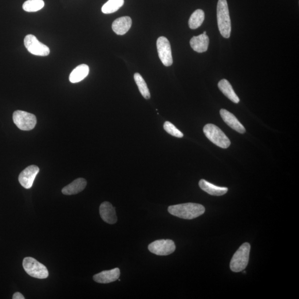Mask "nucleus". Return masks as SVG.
<instances>
[{"label": "nucleus", "instance_id": "obj_10", "mask_svg": "<svg viewBox=\"0 0 299 299\" xmlns=\"http://www.w3.org/2000/svg\"><path fill=\"white\" fill-rule=\"evenodd\" d=\"M39 171V167L36 165H31V166L27 167L19 174V183L25 188L30 189L32 187L34 180Z\"/></svg>", "mask_w": 299, "mask_h": 299}, {"label": "nucleus", "instance_id": "obj_17", "mask_svg": "<svg viewBox=\"0 0 299 299\" xmlns=\"http://www.w3.org/2000/svg\"><path fill=\"white\" fill-rule=\"evenodd\" d=\"M199 186L203 191L212 196H222L226 194L228 190L227 187L215 186L203 179L199 181Z\"/></svg>", "mask_w": 299, "mask_h": 299}, {"label": "nucleus", "instance_id": "obj_2", "mask_svg": "<svg viewBox=\"0 0 299 299\" xmlns=\"http://www.w3.org/2000/svg\"><path fill=\"white\" fill-rule=\"evenodd\" d=\"M217 17L220 33L224 38H230L232 27L227 0H218L217 6Z\"/></svg>", "mask_w": 299, "mask_h": 299}, {"label": "nucleus", "instance_id": "obj_22", "mask_svg": "<svg viewBox=\"0 0 299 299\" xmlns=\"http://www.w3.org/2000/svg\"><path fill=\"white\" fill-rule=\"evenodd\" d=\"M133 77H134L136 84L138 86L141 95L143 96L145 99H150L151 97L150 93L147 83L145 82L143 77L139 73H136Z\"/></svg>", "mask_w": 299, "mask_h": 299}, {"label": "nucleus", "instance_id": "obj_4", "mask_svg": "<svg viewBox=\"0 0 299 299\" xmlns=\"http://www.w3.org/2000/svg\"><path fill=\"white\" fill-rule=\"evenodd\" d=\"M203 132L207 138L217 146L223 149L230 146V140L217 126L208 124L204 126Z\"/></svg>", "mask_w": 299, "mask_h": 299}, {"label": "nucleus", "instance_id": "obj_21", "mask_svg": "<svg viewBox=\"0 0 299 299\" xmlns=\"http://www.w3.org/2000/svg\"><path fill=\"white\" fill-rule=\"evenodd\" d=\"M124 0H109L101 8L102 13L110 14L116 13L124 5Z\"/></svg>", "mask_w": 299, "mask_h": 299}, {"label": "nucleus", "instance_id": "obj_25", "mask_svg": "<svg viewBox=\"0 0 299 299\" xmlns=\"http://www.w3.org/2000/svg\"><path fill=\"white\" fill-rule=\"evenodd\" d=\"M13 299H25V298L24 297V296H23V295L19 292H17L15 293L14 295H13Z\"/></svg>", "mask_w": 299, "mask_h": 299}, {"label": "nucleus", "instance_id": "obj_1", "mask_svg": "<svg viewBox=\"0 0 299 299\" xmlns=\"http://www.w3.org/2000/svg\"><path fill=\"white\" fill-rule=\"evenodd\" d=\"M169 213L180 218L192 219L202 215L205 208L201 204L187 203L168 207Z\"/></svg>", "mask_w": 299, "mask_h": 299}, {"label": "nucleus", "instance_id": "obj_5", "mask_svg": "<svg viewBox=\"0 0 299 299\" xmlns=\"http://www.w3.org/2000/svg\"><path fill=\"white\" fill-rule=\"evenodd\" d=\"M23 267L31 277L40 279L49 277V273L47 267L33 258L26 257L23 259Z\"/></svg>", "mask_w": 299, "mask_h": 299}, {"label": "nucleus", "instance_id": "obj_23", "mask_svg": "<svg viewBox=\"0 0 299 299\" xmlns=\"http://www.w3.org/2000/svg\"><path fill=\"white\" fill-rule=\"evenodd\" d=\"M45 6L43 0H27L23 4V9L26 12L33 13L43 9Z\"/></svg>", "mask_w": 299, "mask_h": 299}, {"label": "nucleus", "instance_id": "obj_20", "mask_svg": "<svg viewBox=\"0 0 299 299\" xmlns=\"http://www.w3.org/2000/svg\"><path fill=\"white\" fill-rule=\"evenodd\" d=\"M205 16L202 10L198 9L193 13L188 21V25L192 30L198 29L202 25Z\"/></svg>", "mask_w": 299, "mask_h": 299}, {"label": "nucleus", "instance_id": "obj_18", "mask_svg": "<svg viewBox=\"0 0 299 299\" xmlns=\"http://www.w3.org/2000/svg\"><path fill=\"white\" fill-rule=\"evenodd\" d=\"M218 88L223 93L224 96L228 98L233 103L237 104L240 100L239 98L235 94L230 83L225 79L220 81L218 84Z\"/></svg>", "mask_w": 299, "mask_h": 299}, {"label": "nucleus", "instance_id": "obj_9", "mask_svg": "<svg viewBox=\"0 0 299 299\" xmlns=\"http://www.w3.org/2000/svg\"><path fill=\"white\" fill-rule=\"evenodd\" d=\"M156 45L159 57L163 64L166 66H171L173 58L170 42L166 37H160L157 39Z\"/></svg>", "mask_w": 299, "mask_h": 299}, {"label": "nucleus", "instance_id": "obj_14", "mask_svg": "<svg viewBox=\"0 0 299 299\" xmlns=\"http://www.w3.org/2000/svg\"><path fill=\"white\" fill-rule=\"evenodd\" d=\"M132 25V19L129 17L118 18L112 24V29L114 33L118 35H124L127 33Z\"/></svg>", "mask_w": 299, "mask_h": 299}, {"label": "nucleus", "instance_id": "obj_15", "mask_svg": "<svg viewBox=\"0 0 299 299\" xmlns=\"http://www.w3.org/2000/svg\"><path fill=\"white\" fill-rule=\"evenodd\" d=\"M210 39L207 34L203 33L193 37L190 40L191 48L198 53L205 52L209 46Z\"/></svg>", "mask_w": 299, "mask_h": 299}, {"label": "nucleus", "instance_id": "obj_12", "mask_svg": "<svg viewBox=\"0 0 299 299\" xmlns=\"http://www.w3.org/2000/svg\"><path fill=\"white\" fill-rule=\"evenodd\" d=\"M220 115H221L223 121L225 122L230 128L239 133H245V128L240 123L237 118L233 114L228 112L226 109H222L221 111H220Z\"/></svg>", "mask_w": 299, "mask_h": 299}, {"label": "nucleus", "instance_id": "obj_19", "mask_svg": "<svg viewBox=\"0 0 299 299\" xmlns=\"http://www.w3.org/2000/svg\"><path fill=\"white\" fill-rule=\"evenodd\" d=\"M89 73L88 66L83 64L73 69L69 76V81L72 83L80 82L88 76Z\"/></svg>", "mask_w": 299, "mask_h": 299}, {"label": "nucleus", "instance_id": "obj_8", "mask_svg": "<svg viewBox=\"0 0 299 299\" xmlns=\"http://www.w3.org/2000/svg\"><path fill=\"white\" fill-rule=\"evenodd\" d=\"M148 249L152 253L157 255H168L174 252L176 246L172 240L161 239L150 244Z\"/></svg>", "mask_w": 299, "mask_h": 299}, {"label": "nucleus", "instance_id": "obj_13", "mask_svg": "<svg viewBox=\"0 0 299 299\" xmlns=\"http://www.w3.org/2000/svg\"><path fill=\"white\" fill-rule=\"evenodd\" d=\"M100 215L102 219L109 224H114L117 222V217L115 208L108 202L101 204L100 208Z\"/></svg>", "mask_w": 299, "mask_h": 299}, {"label": "nucleus", "instance_id": "obj_16", "mask_svg": "<svg viewBox=\"0 0 299 299\" xmlns=\"http://www.w3.org/2000/svg\"><path fill=\"white\" fill-rule=\"evenodd\" d=\"M86 184L87 183L84 179L79 178L63 188L62 192L65 195H76L84 190Z\"/></svg>", "mask_w": 299, "mask_h": 299}, {"label": "nucleus", "instance_id": "obj_26", "mask_svg": "<svg viewBox=\"0 0 299 299\" xmlns=\"http://www.w3.org/2000/svg\"><path fill=\"white\" fill-rule=\"evenodd\" d=\"M204 34H206V31H204V32L203 33Z\"/></svg>", "mask_w": 299, "mask_h": 299}, {"label": "nucleus", "instance_id": "obj_11", "mask_svg": "<svg viewBox=\"0 0 299 299\" xmlns=\"http://www.w3.org/2000/svg\"><path fill=\"white\" fill-rule=\"evenodd\" d=\"M120 274V269L116 267L112 270L103 271L94 275L93 279L94 281L100 284H108L117 280L119 278Z\"/></svg>", "mask_w": 299, "mask_h": 299}, {"label": "nucleus", "instance_id": "obj_6", "mask_svg": "<svg viewBox=\"0 0 299 299\" xmlns=\"http://www.w3.org/2000/svg\"><path fill=\"white\" fill-rule=\"evenodd\" d=\"M13 120L22 131H29L34 128L37 123L36 116L25 111H17L13 114Z\"/></svg>", "mask_w": 299, "mask_h": 299}, {"label": "nucleus", "instance_id": "obj_24", "mask_svg": "<svg viewBox=\"0 0 299 299\" xmlns=\"http://www.w3.org/2000/svg\"><path fill=\"white\" fill-rule=\"evenodd\" d=\"M164 128L165 131L167 133H170L173 136L182 138L183 136V133L180 131L175 126L169 121H166L164 123Z\"/></svg>", "mask_w": 299, "mask_h": 299}, {"label": "nucleus", "instance_id": "obj_7", "mask_svg": "<svg viewBox=\"0 0 299 299\" xmlns=\"http://www.w3.org/2000/svg\"><path fill=\"white\" fill-rule=\"evenodd\" d=\"M26 48L31 54L38 56H47L50 53L48 47L39 42L33 34H28L24 39Z\"/></svg>", "mask_w": 299, "mask_h": 299}, {"label": "nucleus", "instance_id": "obj_3", "mask_svg": "<svg viewBox=\"0 0 299 299\" xmlns=\"http://www.w3.org/2000/svg\"><path fill=\"white\" fill-rule=\"evenodd\" d=\"M250 245L249 243H243L234 254L230 263V268L233 272L238 273L246 268L249 265Z\"/></svg>", "mask_w": 299, "mask_h": 299}]
</instances>
